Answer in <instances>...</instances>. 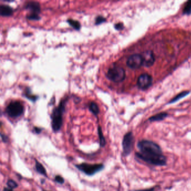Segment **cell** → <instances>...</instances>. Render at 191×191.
I'll return each mask as SVG.
<instances>
[{"label": "cell", "instance_id": "cell-28", "mask_svg": "<svg viewBox=\"0 0 191 191\" xmlns=\"http://www.w3.org/2000/svg\"><path fill=\"white\" fill-rule=\"evenodd\" d=\"M3 191H12V189L11 188H9V187H5L3 188Z\"/></svg>", "mask_w": 191, "mask_h": 191}, {"label": "cell", "instance_id": "cell-15", "mask_svg": "<svg viewBox=\"0 0 191 191\" xmlns=\"http://www.w3.org/2000/svg\"><path fill=\"white\" fill-rule=\"evenodd\" d=\"M36 171L38 173H39V174L47 177V171L45 169V167L43 166V165L39 163V161H38L37 160H36Z\"/></svg>", "mask_w": 191, "mask_h": 191}, {"label": "cell", "instance_id": "cell-17", "mask_svg": "<svg viewBox=\"0 0 191 191\" xmlns=\"http://www.w3.org/2000/svg\"><path fill=\"white\" fill-rule=\"evenodd\" d=\"M67 22L69 23V24L72 26L73 29L79 30L81 28V24L80 23L76 20H74L73 19H68L67 20Z\"/></svg>", "mask_w": 191, "mask_h": 191}, {"label": "cell", "instance_id": "cell-10", "mask_svg": "<svg viewBox=\"0 0 191 191\" xmlns=\"http://www.w3.org/2000/svg\"><path fill=\"white\" fill-rule=\"evenodd\" d=\"M24 8L30 11V13H38L40 12V5L35 1H27L24 3Z\"/></svg>", "mask_w": 191, "mask_h": 191}, {"label": "cell", "instance_id": "cell-9", "mask_svg": "<svg viewBox=\"0 0 191 191\" xmlns=\"http://www.w3.org/2000/svg\"><path fill=\"white\" fill-rule=\"evenodd\" d=\"M141 55L143 59V66L150 67L153 66L155 61V58L152 50H146L141 54Z\"/></svg>", "mask_w": 191, "mask_h": 191}, {"label": "cell", "instance_id": "cell-25", "mask_svg": "<svg viewBox=\"0 0 191 191\" xmlns=\"http://www.w3.org/2000/svg\"><path fill=\"white\" fill-rule=\"evenodd\" d=\"M1 139H2V141H3V142H4V143H7V142L9 141V138H8V137H7L6 135H5V134L1 133Z\"/></svg>", "mask_w": 191, "mask_h": 191}, {"label": "cell", "instance_id": "cell-20", "mask_svg": "<svg viewBox=\"0 0 191 191\" xmlns=\"http://www.w3.org/2000/svg\"><path fill=\"white\" fill-rule=\"evenodd\" d=\"M106 21H107V19L104 16L99 15L96 16L94 22H95V25H100V24L106 22Z\"/></svg>", "mask_w": 191, "mask_h": 191}, {"label": "cell", "instance_id": "cell-13", "mask_svg": "<svg viewBox=\"0 0 191 191\" xmlns=\"http://www.w3.org/2000/svg\"><path fill=\"white\" fill-rule=\"evenodd\" d=\"M190 93V91H182L180 92V93H179L178 94H177V95L175 96L173 98H172L168 103L169 104H173V103H174L178 101H179V100H180L181 99L186 97V96L189 95Z\"/></svg>", "mask_w": 191, "mask_h": 191}, {"label": "cell", "instance_id": "cell-12", "mask_svg": "<svg viewBox=\"0 0 191 191\" xmlns=\"http://www.w3.org/2000/svg\"><path fill=\"white\" fill-rule=\"evenodd\" d=\"M168 116V114L166 112H161L159 113H157L155 115H154L151 117H150L149 118V120L151 122H157V121H161L165 119Z\"/></svg>", "mask_w": 191, "mask_h": 191}, {"label": "cell", "instance_id": "cell-1", "mask_svg": "<svg viewBox=\"0 0 191 191\" xmlns=\"http://www.w3.org/2000/svg\"><path fill=\"white\" fill-rule=\"evenodd\" d=\"M139 152L136 156L144 162L154 166L163 167L167 165V159L163 154L160 146L154 141L143 140L138 142Z\"/></svg>", "mask_w": 191, "mask_h": 191}, {"label": "cell", "instance_id": "cell-6", "mask_svg": "<svg viewBox=\"0 0 191 191\" xmlns=\"http://www.w3.org/2000/svg\"><path fill=\"white\" fill-rule=\"evenodd\" d=\"M134 143V137L132 132L126 133L122 141L123 154L125 156L129 155L131 153Z\"/></svg>", "mask_w": 191, "mask_h": 191}, {"label": "cell", "instance_id": "cell-24", "mask_svg": "<svg viewBox=\"0 0 191 191\" xmlns=\"http://www.w3.org/2000/svg\"><path fill=\"white\" fill-rule=\"evenodd\" d=\"M54 180H55V181H56V182H57V183H59V184H63V183H64V182H65V180H64V179H63L61 176H59V175L56 176L55 177Z\"/></svg>", "mask_w": 191, "mask_h": 191}, {"label": "cell", "instance_id": "cell-4", "mask_svg": "<svg viewBox=\"0 0 191 191\" xmlns=\"http://www.w3.org/2000/svg\"><path fill=\"white\" fill-rule=\"evenodd\" d=\"M106 76L109 80L114 83H120L126 78V72L120 66H113L108 70Z\"/></svg>", "mask_w": 191, "mask_h": 191}, {"label": "cell", "instance_id": "cell-23", "mask_svg": "<svg viewBox=\"0 0 191 191\" xmlns=\"http://www.w3.org/2000/svg\"><path fill=\"white\" fill-rule=\"evenodd\" d=\"M114 28L117 30H121L124 28V25L122 23H117L114 25Z\"/></svg>", "mask_w": 191, "mask_h": 191}, {"label": "cell", "instance_id": "cell-8", "mask_svg": "<svg viewBox=\"0 0 191 191\" xmlns=\"http://www.w3.org/2000/svg\"><path fill=\"white\" fill-rule=\"evenodd\" d=\"M153 77L148 73H143L138 77L137 85L141 90H147L153 84Z\"/></svg>", "mask_w": 191, "mask_h": 191}, {"label": "cell", "instance_id": "cell-7", "mask_svg": "<svg viewBox=\"0 0 191 191\" xmlns=\"http://www.w3.org/2000/svg\"><path fill=\"white\" fill-rule=\"evenodd\" d=\"M127 66L133 70L140 68L143 66V59L141 54H133L128 57L126 62Z\"/></svg>", "mask_w": 191, "mask_h": 191}, {"label": "cell", "instance_id": "cell-21", "mask_svg": "<svg viewBox=\"0 0 191 191\" xmlns=\"http://www.w3.org/2000/svg\"><path fill=\"white\" fill-rule=\"evenodd\" d=\"M24 95L25 96L26 98H28L29 99L32 100V101H35L36 99V96L34 95L31 94V91L29 89H26L24 93Z\"/></svg>", "mask_w": 191, "mask_h": 191}, {"label": "cell", "instance_id": "cell-5", "mask_svg": "<svg viewBox=\"0 0 191 191\" xmlns=\"http://www.w3.org/2000/svg\"><path fill=\"white\" fill-rule=\"evenodd\" d=\"M76 167L80 171L83 172L86 175L91 176L96 173L101 171L104 169V165L102 164H88L83 163L80 164L76 165Z\"/></svg>", "mask_w": 191, "mask_h": 191}, {"label": "cell", "instance_id": "cell-11", "mask_svg": "<svg viewBox=\"0 0 191 191\" xmlns=\"http://www.w3.org/2000/svg\"><path fill=\"white\" fill-rule=\"evenodd\" d=\"M13 12V9L10 5L6 4L0 5V15L2 16H10Z\"/></svg>", "mask_w": 191, "mask_h": 191}, {"label": "cell", "instance_id": "cell-26", "mask_svg": "<svg viewBox=\"0 0 191 191\" xmlns=\"http://www.w3.org/2000/svg\"><path fill=\"white\" fill-rule=\"evenodd\" d=\"M42 128H39V127H34V129H33V131H34V132L36 133V134H39V133H40L41 132V131H42Z\"/></svg>", "mask_w": 191, "mask_h": 191}, {"label": "cell", "instance_id": "cell-16", "mask_svg": "<svg viewBox=\"0 0 191 191\" xmlns=\"http://www.w3.org/2000/svg\"><path fill=\"white\" fill-rule=\"evenodd\" d=\"M98 136H99V138L100 146V147H104L106 144V140L103 135L102 128L100 126H98Z\"/></svg>", "mask_w": 191, "mask_h": 191}, {"label": "cell", "instance_id": "cell-22", "mask_svg": "<svg viewBox=\"0 0 191 191\" xmlns=\"http://www.w3.org/2000/svg\"><path fill=\"white\" fill-rule=\"evenodd\" d=\"M7 186H8V187L9 188H11L12 190V189L17 188L18 186V184L15 180H13L12 179H9L7 182Z\"/></svg>", "mask_w": 191, "mask_h": 191}, {"label": "cell", "instance_id": "cell-14", "mask_svg": "<svg viewBox=\"0 0 191 191\" xmlns=\"http://www.w3.org/2000/svg\"><path fill=\"white\" fill-rule=\"evenodd\" d=\"M88 108L89 110L95 116H97L99 112H100V109L98 107V104L94 102H89L88 104Z\"/></svg>", "mask_w": 191, "mask_h": 191}, {"label": "cell", "instance_id": "cell-27", "mask_svg": "<svg viewBox=\"0 0 191 191\" xmlns=\"http://www.w3.org/2000/svg\"><path fill=\"white\" fill-rule=\"evenodd\" d=\"M156 187H151L150 188L144 189V190H136L135 191H155Z\"/></svg>", "mask_w": 191, "mask_h": 191}, {"label": "cell", "instance_id": "cell-19", "mask_svg": "<svg viewBox=\"0 0 191 191\" xmlns=\"http://www.w3.org/2000/svg\"><path fill=\"white\" fill-rule=\"evenodd\" d=\"M26 19L31 20H39L40 19V16L38 13H29L26 15Z\"/></svg>", "mask_w": 191, "mask_h": 191}, {"label": "cell", "instance_id": "cell-3", "mask_svg": "<svg viewBox=\"0 0 191 191\" xmlns=\"http://www.w3.org/2000/svg\"><path fill=\"white\" fill-rule=\"evenodd\" d=\"M24 108L19 100L10 102L5 108V113L11 118H16L22 116L24 112Z\"/></svg>", "mask_w": 191, "mask_h": 191}, {"label": "cell", "instance_id": "cell-2", "mask_svg": "<svg viewBox=\"0 0 191 191\" xmlns=\"http://www.w3.org/2000/svg\"><path fill=\"white\" fill-rule=\"evenodd\" d=\"M69 98L66 96L62 98L59 104L52 110L51 117V126L54 132L59 131L63 124V114L65 111L66 104Z\"/></svg>", "mask_w": 191, "mask_h": 191}, {"label": "cell", "instance_id": "cell-18", "mask_svg": "<svg viewBox=\"0 0 191 191\" xmlns=\"http://www.w3.org/2000/svg\"><path fill=\"white\" fill-rule=\"evenodd\" d=\"M183 14L190 15L191 14V1H187L184 7L183 10Z\"/></svg>", "mask_w": 191, "mask_h": 191}, {"label": "cell", "instance_id": "cell-29", "mask_svg": "<svg viewBox=\"0 0 191 191\" xmlns=\"http://www.w3.org/2000/svg\"></svg>", "mask_w": 191, "mask_h": 191}]
</instances>
